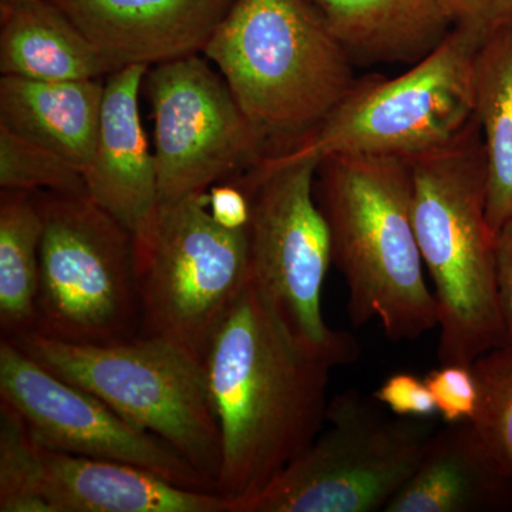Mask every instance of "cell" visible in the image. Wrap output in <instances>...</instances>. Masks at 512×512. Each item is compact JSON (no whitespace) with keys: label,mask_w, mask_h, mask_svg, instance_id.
<instances>
[{"label":"cell","mask_w":512,"mask_h":512,"mask_svg":"<svg viewBox=\"0 0 512 512\" xmlns=\"http://www.w3.org/2000/svg\"><path fill=\"white\" fill-rule=\"evenodd\" d=\"M497 281L507 338H512V217L498 231Z\"/></svg>","instance_id":"cell-29"},{"label":"cell","mask_w":512,"mask_h":512,"mask_svg":"<svg viewBox=\"0 0 512 512\" xmlns=\"http://www.w3.org/2000/svg\"><path fill=\"white\" fill-rule=\"evenodd\" d=\"M453 28L488 39L512 29V0H440Z\"/></svg>","instance_id":"cell-27"},{"label":"cell","mask_w":512,"mask_h":512,"mask_svg":"<svg viewBox=\"0 0 512 512\" xmlns=\"http://www.w3.org/2000/svg\"><path fill=\"white\" fill-rule=\"evenodd\" d=\"M0 400L23 417L47 450L133 464L183 487L218 493L217 485L170 444L50 372L5 336L0 340Z\"/></svg>","instance_id":"cell-12"},{"label":"cell","mask_w":512,"mask_h":512,"mask_svg":"<svg viewBox=\"0 0 512 512\" xmlns=\"http://www.w3.org/2000/svg\"><path fill=\"white\" fill-rule=\"evenodd\" d=\"M320 160L301 150L266 156L239 175L251 200L249 281L286 326L338 366L355 362L360 346L323 319L322 291L332 264V239L315 201Z\"/></svg>","instance_id":"cell-6"},{"label":"cell","mask_w":512,"mask_h":512,"mask_svg":"<svg viewBox=\"0 0 512 512\" xmlns=\"http://www.w3.org/2000/svg\"><path fill=\"white\" fill-rule=\"evenodd\" d=\"M40 453L50 512H229L224 495L183 487L146 468L42 446Z\"/></svg>","instance_id":"cell-15"},{"label":"cell","mask_w":512,"mask_h":512,"mask_svg":"<svg viewBox=\"0 0 512 512\" xmlns=\"http://www.w3.org/2000/svg\"><path fill=\"white\" fill-rule=\"evenodd\" d=\"M208 210L218 224L231 229L248 228L251 220V200L237 183L211 187Z\"/></svg>","instance_id":"cell-28"},{"label":"cell","mask_w":512,"mask_h":512,"mask_svg":"<svg viewBox=\"0 0 512 512\" xmlns=\"http://www.w3.org/2000/svg\"><path fill=\"white\" fill-rule=\"evenodd\" d=\"M409 161L414 231L439 313L437 356L440 365L471 366L507 339L477 117L447 147Z\"/></svg>","instance_id":"cell-3"},{"label":"cell","mask_w":512,"mask_h":512,"mask_svg":"<svg viewBox=\"0 0 512 512\" xmlns=\"http://www.w3.org/2000/svg\"><path fill=\"white\" fill-rule=\"evenodd\" d=\"M352 62L416 64L453 29L440 0H306Z\"/></svg>","instance_id":"cell-17"},{"label":"cell","mask_w":512,"mask_h":512,"mask_svg":"<svg viewBox=\"0 0 512 512\" xmlns=\"http://www.w3.org/2000/svg\"><path fill=\"white\" fill-rule=\"evenodd\" d=\"M143 335L180 346L204 362L215 330L249 284L248 228L218 224L208 192L161 201L134 238Z\"/></svg>","instance_id":"cell-7"},{"label":"cell","mask_w":512,"mask_h":512,"mask_svg":"<svg viewBox=\"0 0 512 512\" xmlns=\"http://www.w3.org/2000/svg\"><path fill=\"white\" fill-rule=\"evenodd\" d=\"M43 220L36 332L103 345L140 320L134 238L87 194L33 192Z\"/></svg>","instance_id":"cell-9"},{"label":"cell","mask_w":512,"mask_h":512,"mask_svg":"<svg viewBox=\"0 0 512 512\" xmlns=\"http://www.w3.org/2000/svg\"><path fill=\"white\" fill-rule=\"evenodd\" d=\"M437 413L446 424L471 421L480 404V389L473 366L441 365L424 377Z\"/></svg>","instance_id":"cell-25"},{"label":"cell","mask_w":512,"mask_h":512,"mask_svg":"<svg viewBox=\"0 0 512 512\" xmlns=\"http://www.w3.org/2000/svg\"><path fill=\"white\" fill-rule=\"evenodd\" d=\"M160 202L204 194L269 156L221 73L197 55L147 72Z\"/></svg>","instance_id":"cell-11"},{"label":"cell","mask_w":512,"mask_h":512,"mask_svg":"<svg viewBox=\"0 0 512 512\" xmlns=\"http://www.w3.org/2000/svg\"><path fill=\"white\" fill-rule=\"evenodd\" d=\"M480 404L471 420L488 453L512 483V338L474 360Z\"/></svg>","instance_id":"cell-23"},{"label":"cell","mask_w":512,"mask_h":512,"mask_svg":"<svg viewBox=\"0 0 512 512\" xmlns=\"http://www.w3.org/2000/svg\"><path fill=\"white\" fill-rule=\"evenodd\" d=\"M2 190L86 194L82 170L55 151L0 124Z\"/></svg>","instance_id":"cell-24"},{"label":"cell","mask_w":512,"mask_h":512,"mask_svg":"<svg viewBox=\"0 0 512 512\" xmlns=\"http://www.w3.org/2000/svg\"><path fill=\"white\" fill-rule=\"evenodd\" d=\"M485 40L453 28L406 73L356 80L345 99L296 150L329 156L399 157L440 150L476 117L474 62ZM292 150V148H291Z\"/></svg>","instance_id":"cell-10"},{"label":"cell","mask_w":512,"mask_h":512,"mask_svg":"<svg viewBox=\"0 0 512 512\" xmlns=\"http://www.w3.org/2000/svg\"><path fill=\"white\" fill-rule=\"evenodd\" d=\"M43 220L33 192L0 197V326L5 338L36 329Z\"/></svg>","instance_id":"cell-21"},{"label":"cell","mask_w":512,"mask_h":512,"mask_svg":"<svg viewBox=\"0 0 512 512\" xmlns=\"http://www.w3.org/2000/svg\"><path fill=\"white\" fill-rule=\"evenodd\" d=\"M315 194L332 239V261L348 285L352 325L379 320L393 342L439 326L412 214V168L399 157L329 156Z\"/></svg>","instance_id":"cell-2"},{"label":"cell","mask_w":512,"mask_h":512,"mask_svg":"<svg viewBox=\"0 0 512 512\" xmlns=\"http://www.w3.org/2000/svg\"><path fill=\"white\" fill-rule=\"evenodd\" d=\"M394 416L429 419L437 413L436 402L426 380L412 373H394L372 394Z\"/></svg>","instance_id":"cell-26"},{"label":"cell","mask_w":512,"mask_h":512,"mask_svg":"<svg viewBox=\"0 0 512 512\" xmlns=\"http://www.w3.org/2000/svg\"><path fill=\"white\" fill-rule=\"evenodd\" d=\"M336 366L299 339L249 281L204 356L221 434L218 493L229 512L318 437Z\"/></svg>","instance_id":"cell-1"},{"label":"cell","mask_w":512,"mask_h":512,"mask_svg":"<svg viewBox=\"0 0 512 512\" xmlns=\"http://www.w3.org/2000/svg\"><path fill=\"white\" fill-rule=\"evenodd\" d=\"M512 510V483L471 421L434 431L413 476L384 512Z\"/></svg>","instance_id":"cell-16"},{"label":"cell","mask_w":512,"mask_h":512,"mask_svg":"<svg viewBox=\"0 0 512 512\" xmlns=\"http://www.w3.org/2000/svg\"><path fill=\"white\" fill-rule=\"evenodd\" d=\"M9 339L50 372L170 444L218 488L220 426L201 359L150 335L103 345L63 342L36 330Z\"/></svg>","instance_id":"cell-5"},{"label":"cell","mask_w":512,"mask_h":512,"mask_svg":"<svg viewBox=\"0 0 512 512\" xmlns=\"http://www.w3.org/2000/svg\"><path fill=\"white\" fill-rule=\"evenodd\" d=\"M0 512H50L43 460L28 424L0 400Z\"/></svg>","instance_id":"cell-22"},{"label":"cell","mask_w":512,"mask_h":512,"mask_svg":"<svg viewBox=\"0 0 512 512\" xmlns=\"http://www.w3.org/2000/svg\"><path fill=\"white\" fill-rule=\"evenodd\" d=\"M204 53L269 154L315 133L356 82L352 59L306 0H232Z\"/></svg>","instance_id":"cell-4"},{"label":"cell","mask_w":512,"mask_h":512,"mask_svg":"<svg viewBox=\"0 0 512 512\" xmlns=\"http://www.w3.org/2000/svg\"><path fill=\"white\" fill-rule=\"evenodd\" d=\"M147 66H128L104 83L99 134L89 167L86 194L111 217L141 237L160 205L156 157L150 153L138 111Z\"/></svg>","instance_id":"cell-14"},{"label":"cell","mask_w":512,"mask_h":512,"mask_svg":"<svg viewBox=\"0 0 512 512\" xmlns=\"http://www.w3.org/2000/svg\"><path fill=\"white\" fill-rule=\"evenodd\" d=\"M474 111L487 160V220L497 237L512 217V29L488 37L478 49Z\"/></svg>","instance_id":"cell-20"},{"label":"cell","mask_w":512,"mask_h":512,"mask_svg":"<svg viewBox=\"0 0 512 512\" xmlns=\"http://www.w3.org/2000/svg\"><path fill=\"white\" fill-rule=\"evenodd\" d=\"M325 423L301 456L231 512H384L436 431L356 390L330 400Z\"/></svg>","instance_id":"cell-8"},{"label":"cell","mask_w":512,"mask_h":512,"mask_svg":"<svg viewBox=\"0 0 512 512\" xmlns=\"http://www.w3.org/2000/svg\"><path fill=\"white\" fill-rule=\"evenodd\" d=\"M0 10L2 76L77 82L113 73L92 42L49 0H30Z\"/></svg>","instance_id":"cell-19"},{"label":"cell","mask_w":512,"mask_h":512,"mask_svg":"<svg viewBox=\"0 0 512 512\" xmlns=\"http://www.w3.org/2000/svg\"><path fill=\"white\" fill-rule=\"evenodd\" d=\"M30 2V0H0V8H6V6H16L20 3Z\"/></svg>","instance_id":"cell-30"},{"label":"cell","mask_w":512,"mask_h":512,"mask_svg":"<svg viewBox=\"0 0 512 512\" xmlns=\"http://www.w3.org/2000/svg\"><path fill=\"white\" fill-rule=\"evenodd\" d=\"M113 72L204 52L232 0H49Z\"/></svg>","instance_id":"cell-13"},{"label":"cell","mask_w":512,"mask_h":512,"mask_svg":"<svg viewBox=\"0 0 512 512\" xmlns=\"http://www.w3.org/2000/svg\"><path fill=\"white\" fill-rule=\"evenodd\" d=\"M104 84L97 80H0V124L86 170L99 134Z\"/></svg>","instance_id":"cell-18"}]
</instances>
